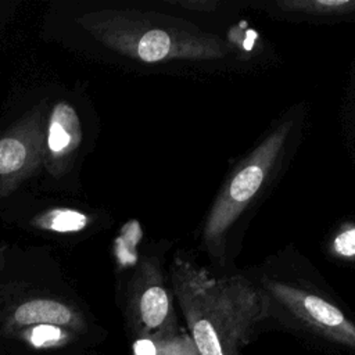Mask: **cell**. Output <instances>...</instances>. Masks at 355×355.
I'll return each mask as SVG.
<instances>
[{"instance_id": "obj_1", "label": "cell", "mask_w": 355, "mask_h": 355, "mask_svg": "<svg viewBox=\"0 0 355 355\" xmlns=\"http://www.w3.org/2000/svg\"><path fill=\"white\" fill-rule=\"evenodd\" d=\"M169 277L198 355H239L268 315L266 294L243 275L214 276L176 255Z\"/></svg>"}, {"instance_id": "obj_2", "label": "cell", "mask_w": 355, "mask_h": 355, "mask_svg": "<svg viewBox=\"0 0 355 355\" xmlns=\"http://www.w3.org/2000/svg\"><path fill=\"white\" fill-rule=\"evenodd\" d=\"M114 44L143 62L216 61L229 57L233 47L219 35L175 17L126 14L112 29Z\"/></svg>"}, {"instance_id": "obj_3", "label": "cell", "mask_w": 355, "mask_h": 355, "mask_svg": "<svg viewBox=\"0 0 355 355\" xmlns=\"http://www.w3.org/2000/svg\"><path fill=\"white\" fill-rule=\"evenodd\" d=\"M291 126V121L279 123L241 159L223 183L201 233L202 245L211 257H223L229 230L270 179L287 146Z\"/></svg>"}, {"instance_id": "obj_4", "label": "cell", "mask_w": 355, "mask_h": 355, "mask_svg": "<svg viewBox=\"0 0 355 355\" xmlns=\"http://www.w3.org/2000/svg\"><path fill=\"white\" fill-rule=\"evenodd\" d=\"M262 290L269 300L273 298L315 334L337 345L355 349V323L322 295L287 282L272 279L263 282Z\"/></svg>"}, {"instance_id": "obj_5", "label": "cell", "mask_w": 355, "mask_h": 355, "mask_svg": "<svg viewBox=\"0 0 355 355\" xmlns=\"http://www.w3.org/2000/svg\"><path fill=\"white\" fill-rule=\"evenodd\" d=\"M136 308L140 324L155 340H166L175 336L176 318L172 298L159 266L154 262H147L141 268Z\"/></svg>"}, {"instance_id": "obj_6", "label": "cell", "mask_w": 355, "mask_h": 355, "mask_svg": "<svg viewBox=\"0 0 355 355\" xmlns=\"http://www.w3.org/2000/svg\"><path fill=\"white\" fill-rule=\"evenodd\" d=\"M80 143L79 118L68 103H58L50 116L49 123V150L54 157H65Z\"/></svg>"}, {"instance_id": "obj_7", "label": "cell", "mask_w": 355, "mask_h": 355, "mask_svg": "<svg viewBox=\"0 0 355 355\" xmlns=\"http://www.w3.org/2000/svg\"><path fill=\"white\" fill-rule=\"evenodd\" d=\"M71 309L53 300H31L21 304L14 312V320L19 324L62 326L72 322Z\"/></svg>"}, {"instance_id": "obj_8", "label": "cell", "mask_w": 355, "mask_h": 355, "mask_svg": "<svg viewBox=\"0 0 355 355\" xmlns=\"http://www.w3.org/2000/svg\"><path fill=\"white\" fill-rule=\"evenodd\" d=\"M276 6L286 14L319 18L349 17L355 14V0H282Z\"/></svg>"}, {"instance_id": "obj_9", "label": "cell", "mask_w": 355, "mask_h": 355, "mask_svg": "<svg viewBox=\"0 0 355 355\" xmlns=\"http://www.w3.org/2000/svg\"><path fill=\"white\" fill-rule=\"evenodd\" d=\"M28 161V148L18 137L0 140V175H11L21 171Z\"/></svg>"}, {"instance_id": "obj_10", "label": "cell", "mask_w": 355, "mask_h": 355, "mask_svg": "<svg viewBox=\"0 0 355 355\" xmlns=\"http://www.w3.org/2000/svg\"><path fill=\"white\" fill-rule=\"evenodd\" d=\"M330 252L344 261L355 262V223H344L331 237L329 244Z\"/></svg>"}, {"instance_id": "obj_11", "label": "cell", "mask_w": 355, "mask_h": 355, "mask_svg": "<svg viewBox=\"0 0 355 355\" xmlns=\"http://www.w3.org/2000/svg\"><path fill=\"white\" fill-rule=\"evenodd\" d=\"M46 225L55 232H78L87 225V218L73 209H60L50 214Z\"/></svg>"}, {"instance_id": "obj_12", "label": "cell", "mask_w": 355, "mask_h": 355, "mask_svg": "<svg viewBox=\"0 0 355 355\" xmlns=\"http://www.w3.org/2000/svg\"><path fill=\"white\" fill-rule=\"evenodd\" d=\"M62 331L51 324H37L31 333V341L36 347H43L61 340Z\"/></svg>"}, {"instance_id": "obj_13", "label": "cell", "mask_w": 355, "mask_h": 355, "mask_svg": "<svg viewBox=\"0 0 355 355\" xmlns=\"http://www.w3.org/2000/svg\"><path fill=\"white\" fill-rule=\"evenodd\" d=\"M169 3L187 11L198 12H215L220 6V3L215 0H171Z\"/></svg>"}, {"instance_id": "obj_14", "label": "cell", "mask_w": 355, "mask_h": 355, "mask_svg": "<svg viewBox=\"0 0 355 355\" xmlns=\"http://www.w3.org/2000/svg\"><path fill=\"white\" fill-rule=\"evenodd\" d=\"M135 351H136V355H157L154 343L151 340H147V338L139 340L135 344Z\"/></svg>"}]
</instances>
